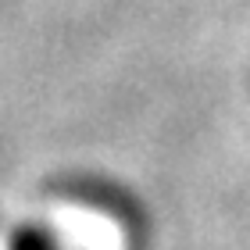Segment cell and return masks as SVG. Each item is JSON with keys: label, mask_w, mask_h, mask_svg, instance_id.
<instances>
[{"label": "cell", "mask_w": 250, "mask_h": 250, "mask_svg": "<svg viewBox=\"0 0 250 250\" xmlns=\"http://www.w3.org/2000/svg\"><path fill=\"white\" fill-rule=\"evenodd\" d=\"M11 250H61V247L43 229H21V232H15V240H11Z\"/></svg>", "instance_id": "6da1fadb"}]
</instances>
